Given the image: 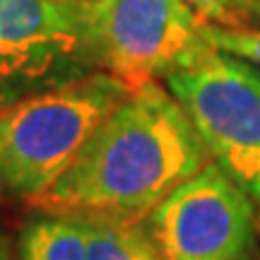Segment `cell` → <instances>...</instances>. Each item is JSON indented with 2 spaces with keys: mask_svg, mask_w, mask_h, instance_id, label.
<instances>
[{
  "mask_svg": "<svg viewBox=\"0 0 260 260\" xmlns=\"http://www.w3.org/2000/svg\"><path fill=\"white\" fill-rule=\"evenodd\" d=\"M207 161L212 159L176 96L147 82L130 89L34 205L73 217L145 219Z\"/></svg>",
  "mask_w": 260,
  "mask_h": 260,
  "instance_id": "6da1fadb",
  "label": "cell"
},
{
  "mask_svg": "<svg viewBox=\"0 0 260 260\" xmlns=\"http://www.w3.org/2000/svg\"><path fill=\"white\" fill-rule=\"evenodd\" d=\"M130 89L118 77L99 70L3 111L0 190L37 203Z\"/></svg>",
  "mask_w": 260,
  "mask_h": 260,
  "instance_id": "7a4b0ae2",
  "label": "cell"
},
{
  "mask_svg": "<svg viewBox=\"0 0 260 260\" xmlns=\"http://www.w3.org/2000/svg\"><path fill=\"white\" fill-rule=\"evenodd\" d=\"M188 0H80V60L128 87L167 80L210 41Z\"/></svg>",
  "mask_w": 260,
  "mask_h": 260,
  "instance_id": "3957f363",
  "label": "cell"
},
{
  "mask_svg": "<svg viewBox=\"0 0 260 260\" xmlns=\"http://www.w3.org/2000/svg\"><path fill=\"white\" fill-rule=\"evenodd\" d=\"M164 82L183 106L210 159L260 210V70L210 48Z\"/></svg>",
  "mask_w": 260,
  "mask_h": 260,
  "instance_id": "277c9868",
  "label": "cell"
},
{
  "mask_svg": "<svg viewBox=\"0 0 260 260\" xmlns=\"http://www.w3.org/2000/svg\"><path fill=\"white\" fill-rule=\"evenodd\" d=\"M161 260H253L258 207L219 164L207 161L145 217Z\"/></svg>",
  "mask_w": 260,
  "mask_h": 260,
  "instance_id": "5b68a950",
  "label": "cell"
},
{
  "mask_svg": "<svg viewBox=\"0 0 260 260\" xmlns=\"http://www.w3.org/2000/svg\"><path fill=\"white\" fill-rule=\"evenodd\" d=\"M80 58V0H0V75Z\"/></svg>",
  "mask_w": 260,
  "mask_h": 260,
  "instance_id": "8992f818",
  "label": "cell"
},
{
  "mask_svg": "<svg viewBox=\"0 0 260 260\" xmlns=\"http://www.w3.org/2000/svg\"><path fill=\"white\" fill-rule=\"evenodd\" d=\"M77 219L82 222L87 236V260H161L145 219L104 214Z\"/></svg>",
  "mask_w": 260,
  "mask_h": 260,
  "instance_id": "52a82bcc",
  "label": "cell"
},
{
  "mask_svg": "<svg viewBox=\"0 0 260 260\" xmlns=\"http://www.w3.org/2000/svg\"><path fill=\"white\" fill-rule=\"evenodd\" d=\"M22 260H87V236L77 217L44 212L22 232Z\"/></svg>",
  "mask_w": 260,
  "mask_h": 260,
  "instance_id": "ba28073f",
  "label": "cell"
},
{
  "mask_svg": "<svg viewBox=\"0 0 260 260\" xmlns=\"http://www.w3.org/2000/svg\"><path fill=\"white\" fill-rule=\"evenodd\" d=\"M205 39L217 51L260 65V27H219L207 22Z\"/></svg>",
  "mask_w": 260,
  "mask_h": 260,
  "instance_id": "9c48e42d",
  "label": "cell"
},
{
  "mask_svg": "<svg viewBox=\"0 0 260 260\" xmlns=\"http://www.w3.org/2000/svg\"><path fill=\"white\" fill-rule=\"evenodd\" d=\"M210 24L260 27V0H188Z\"/></svg>",
  "mask_w": 260,
  "mask_h": 260,
  "instance_id": "30bf717a",
  "label": "cell"
},
{
  "mask_svg": "<svg viewBox=\"0 0 260 260\" xmlns=\"http://www.w3.org/2000/svg\"><path fill=\"white\" fill-rule=\"evenodd\" d=\"M0 260H12L8 253V246H5V241H0Z\"/></svg>",
  "mask_w": 260,
  "mask_h": 260,
  "instance_id": "8fae6325",
  "label": "cell"
},
{
  "mask_svg": "<svg viewBox=\"0 0 260 260\" xmlns=\"http://www.w3.org/2000/svg\"><path fill=\"white\" fill-rule=\"evenodd\" d=\"M258 226H260V210H258Z\"/></svg>",
  "mask_w": 260,
  "mask_h": 260,
  "instance_id": "7c38bea8",
  "label": "cell"
}]
</instances>
